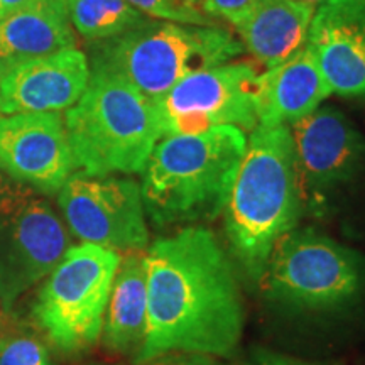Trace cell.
Returning <instances> with one entry per match:
<instances>
[{"label": "cell", "instance_id": "27", "mask_svg": "<svg viewBox=\"0 0 365 365\" xmlns=\"http://www.w3.org/2000/svg\"><path fill=\"white\" fill-rule=\"evenodd\" d=\"M299 2L309 4V6H313V7H318V6H322L323 2H327V0H299Z\"/></svg>", "mask_w": 365, "mask_h": 365}, {"label": "cell", "instance_id": "28", "mask_svg": "<svg viewBox=\"0 0 365 365\" xmlns=\"http://www.w3.org/2000/svg\"><path fill=\"white\" fill-rule=\"evenodd\" d=\"M0 19H2V7H0Z\"/></svg>", "mask_w": 365, "mask_h": 365}, {"label": "cell", "instance_id": "16", "mask_svg": "<svg viewBox=\"0 0 365 365\" xmlns=\"http://www.w3.org/2000/svg\"><path fill=\"white\" fill-rule=\"evenodd\" d=\"M76 48L66 0H34L0 19V76L17 63Z\"/></svg>", "mask_w": 365, "mask_h": 365}, {"label": "cell", "instance_id": "10", "mask_svg": "<svg viewBox=\"0 0 365 365\" xmlns=\"http://www.w3.org/2000/svg\"><path fill=\"white\" fill-rule=\"evenodd\" d=\"M63 217L83 244L143 252L149 244L140 186L129 178L73 173L58 191Z\"/></svg>", "mask_w": 365, "mask_h": 365}, {"label": "cell", "instance_id": "5", "mask_svg": "<svg viewBox=\"0 0 365 365\" xmlns=\"http://www.w3.org/2000/svg\"><path fill=\"white\" fill-rule=\"evenodd\" d=\"M244 46L225 27L186 26L166 21L145 24L97 41L91 71L115 75L156 100L191 73L232 61Z\"/></svg>", "mask_w": 365, "mask_h": 365}, {"label": "cell", "instance_id": "17", "mask_svg": "<svg viewBox=\"0 0 365 365\" xmlns=\"http://www.w3.org/2000/svg\"><path fill=\"white\" fill-rule=\"evenodd\" d=\"M314 11L299 0H261L235 31L255 63L271 70L307 44Z\"/></svg>", "mask_w": 365, "mask_h": 365}, {"label": "cell", "instance_id": "25", "mask_svg": "<svg viewBox=\"0 0 365 365\" xmlns=\"http://www.w3.org/2000/svg\"><path fill=\"white\" fill-rule=\"evenodd\" d=\"M34 0H0V7H2V17L7 14L19 11V9L29 6Z\"/></svg>", "mask_w": 365, "mask_h": 365}, {"label": "cell", "instance_id": "1", "mask_svg": "<svg viewBox=\"0 0 365 365\" xmlns=\"http://www.w3.org/2000/svg\"><path fill=\"white\" fill-rule=\"evenodd\" d=\"M144 262L148 322L135 362L170 352H234L244 331V307L234 266L215 234L186 227L154 242Z\"/></svg>", "mask_w": 365, "mask_h": 365}, {"label": "cell", "instance_id": "15", "mask_svg": "<svg viewBox=\"0 0 365 365\" xmlns=\"http://www.w3.org/2000/svg\"><path fill=\"white\" fill-rule=\"evenodd\" d=\"M331 95L308 44L281 65L261 73L257 91L259 125H293Z\"/></svg>", "mask_w": 365, "mask_h": 365}, {"label": "cell", "instance_id": "26", "mask_svg": "<svg viewBox=\"0 0 365 365\" xmlns=\"http://www.w3.org/2000/svg\"><path fill=\"white\" fill-rule=\"evenodd\" d=\"M182 2L188 4L190 7H195V9H198V11H202V2H203V0H182Z\"/></svg>", "mask_w": 365, "mask_h": 365}, {"label": "cell", "instance_id": "3", "mask_svg": "<svg viewBox=\"0 0 365 365\" xmlns=\"http://www.w3.org/2000/svg\"><path fill=\"white\" fill-rule=\"evenodd\" d=\"M245 148L247 135L234 125L163 137L140 182L150 222L158 227L190 225L223 213Z\"/></svg>", "mask_w": 365, "mask_h": 365}, {"label": "cell", "instance_id": "9", "mask_svg": "<svg viewBox=\"0 0 365 365\" xmlns=\"http://www.w3.org/2000/svg\"><path fill=\"white\" fill-rule=\"evenodd\" d=\"M259 80L254 63L234 59L191 73L154 100L164 137L198 134L213 125L252 132L259 125Z\"/></svg>", "mask_w": 365, "mask_h": 365}, {"label": "cell", "instance_id": "20", "mask_svg": "<svg viewBox=\"0 0 365 365\" xmlns=\"http://www.w3.org/2000/svg\"><path fill=\"white\" fill-rule=\"evenodd\" d=\"M127 2L139 12H143L145 17H153L158 21L186 26L218 27L215 19L208 17L198 9L190 7L182 0H127Z\"/></svg>", "mask_w": 365, "mask_h": 365}, {"label": "cell", "instance_id": "11", "mask_svg": "<svg viewBox=\"0 0 365 365\" xmlns=\"http://www.w3.org/2000/svg\"><path fill=\"white\" fill-rule=\"evenodd\" d=\"M289 130L303 205L325 203L333 191L365 176V137L345 113L318 107Z\"/></svg>", "mask_w": 365, "mask_h": 365}, {"label": "cell", "instance_id": "19", "mask_svg": "<svg viewBox=\"0 0 365 365\" xmlns=\"http://www.w3.org/2000/svg\"><path fill=\"white\" fill-rule=\"evenodd\" d=\"M66 6L76 33L88 41L115 38L149 21L127 0H66Z\"/></svg>", "mask_w": 365, "mask_h": 365}, {"label": "cell", "instance_id": "13", "mask_svg": "<svg viewBox=\"0 0 365 365\" xmlns=\"http://www.w3.org/2000/svg\"><path fill=\"white\" fill-rule=\"evenodd\" d=\"M90 75L88 58L76 48L17 63L0 76V115L68 110Z\"/></svg>", "mask_w": 365, "mask_h": 365}, {"label": "cell", "instance_id": "8", "mask_svg": "<svg viewBox=\"0 0 365 365\" xmlns=\"http://www.w3.org/2000/svg\"><path fill=\"white\" fill-rule=\"evenodd\" d=\"M70 235L38 190L0 175V303L46 279L70 249Z\"/></svg>", "mask_w": 365, "mask_h": 365}, {"label": "cell", "instance_id": "12", "mask_svg": "<svg viewBox=\"0 0 365 365\" xmlns=\"http://www.w3.org/2000/svg\"><path fill=\"white\" fill-rule=\"evenodd\" d=\"M0 170L39 193L53 195L75 171L59 112L0 115Z\"/></svg>", "mask_w": 365, "mask_h": 365}, {"label": "cell", "instance_id": "23", "mask_svg": "<svg viewBox=\"0 0 365 365\" xmlns=\"http://www.w3.org/2000/svg\"><path fill=\"white\" fill-rule=\"evenodd\" d=\"M139 365H222L217 357L193 352H170L145 360Z\"/></svg>", "mask_w": 365, "mask_h": 365}, {"label": "cell", "instance_id": "22", "mask_svg": "<svg viewBox=\"0 0 365 365\" xmlns=\"http://www.w3.org/2000/svg\"><path fill=\"white\" fill-rule=\"evenodd\" d=\"M261 0H203L202 12L212 19H222L230 26H239Z\"/></svg>", "mask_w": 365, "mask_h": 365}, {"label": "cell", "instance_id": "18", "mask_svg": "<svg viewBox=\"0 0 365 365\" xmlns=\"http://www.w3.org/2000/svg\"><path fill=\"white\" fill-rule=\"evenodd\" d=\"M148 322L144 252L120 259L103 319V344L117 354H139Z\"/></svg>", "mask_w": 365, "mask_h": 365}, {"label": "cell", "instance_id": "7", "mask_svg": "<svg viewBox=\"0 0 365 365\" xmlns=\"http://www.w3.org/2000/svg\"><path fill=\"white\" fill-rule=\"evenodd\" d=\"M120 259L115 250L81 244L68 249L48 274L33 314L59 350L81 354L100 340Z\"/></svg>", "mask_w": 365, "mask_h": 365}, {"label": "cell", "instance_id": "4", "mask_svg": "<svg viewBox=\"0 0 365 365\" xmlns=\"http://www.w3.org/2000/svg\"><path fill=\"white\" fill-rule=\"evenodd\" d=\"M76 173L112 176L143 173L164 137L154 100L115 75L91 71L78 102L65 113Z\"/></svg>", "mask_w": 365, "mask_h": 365}, {"label": "cell", "instance_id": "6", "mask_svg": "<svg viewBox=\"0 0 365 365\" xmlns=\"http://www.w3.org/2000/svg\"><path fill=\"white\" fill-rule=\"evenodd\" d=\"M261 284L296 312H350L365 299V257L313 228H294L274 247Z\"/></svg>", "mask_w": 365, "mask_h": 365}, {"label": "cell", "instance_id": "24", "mask_svg": "<svg viewBox=\"0 0 365 365\" xmlns=\"http://www.w3.org/2000/svg\"><path fill=\"white\" fill-rule=\"evenodd\" d=\"M242 365H328V364H313V362H307V360L289 357V355L269 352V350H257V352L250 355V359L245 360Z\"/></svg>", "mask_w": 365, "mask_h": 365}, {"label": "cell", "instance_id": "21", "mask_svg": "<svg viewBox=\"0 0 365 365\" xmlns=\"http://www.w3.org/2000/svg\"><path fill=\"white\" fill-rule=\"evenodd\" d=\"M0 365H56L43 341L29 335L9 336L0 344Z\"/></svg>", "mask_w": 365, "mask_h": 365}, {"label": "cell", "instance_id": "2", "mask_svg": "<svg viewBox=\"0 0 365 365\" xmlns=\"http://www.w3.org/2000/svg\"><path fill=\"white\" fill-rule=\"evenodd\" d=\"M303 207L289 127L257 125L223 208L228 247L250 281L261 282L274 247L294 230Z\"/></svg>", "mask_w": 365, "mask_h": 365}, {"label": "cell", "instance_id": "14", "mask_svg": "<svg viewBox=\"0 0 365 365\" xmlns=\"http://www.w3.org/2000/svg\"><path fill=\"white\" fill-rule=\"evenodd\" d=\"M307 44L331 93L365 98V0H327L318 6Z\"/></svg>", "mask_w": 365, "mask_h": 365}]
</instances>
